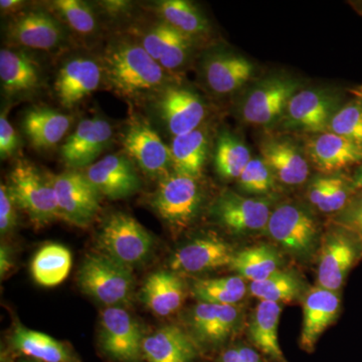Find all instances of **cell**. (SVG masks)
<instances>
[{
  "label": "cell",
  "mask_w": 362,
  "mask_h": 362,
  "mask_svg": "<svg viewBox=\"0 0 362 362\" xmlns=\"http://www.w3.org/2000/svg\"><path fill=\"white\" fill-rule=\"evenodd\" d=\"M102 59L105 80L123 97L159 92L168 80L166 71L151 58L139 40H114L105 49Z\"/></svg>",
  "instance_id": "1"
},
{
  "label": "cell",
  "mask_w": 362,
  "mask_h": 362,
  "mask_svg": "<svg viewBox=\"0 0 362 362\" xmlns=\"http://www.w3.org/2000/svg\"><path fill=\"white\" fill-rule=\"evenodd\" d=\"M131 271L106 255H90L78 270V287L106 307H122L130 301L134 290Z\"/></svg>",
  "instance_id": "2"
},
{
  "label": "cell",
  "mask_w": 362,
  "mask_h": 362,
  "mask_svg": "<svg viewBox=\"0 0 362 362\" xmlns=\"http://www.w3.org/2000/svg\"><path fill=\"white\" fill-rule=\"evenodd\" d=\"M6 185L16 207L25 211L35 226L62 221L51 180L45 178L30 162H16Z\"/></svg>",
  "instance_id": "3"
},
{
  "label": "cell",
  "mask_w": 362,
  "mask_h": 362,
  "mask_svg": "<svg viewBox=\"0 0 362 362\" xmlns=\"http://www.w3.org/2000/svg\"><path fill=\"white\" fill-rule=\"evenodd\" d=\"M153 244L146 228L122 211H116L104 221L98 237L102 254L131 269L149 258Z\"/></svg>",
  "instance_id": "4"
},
{
  "label": "cell",
  "mask_w": 362,
  "mask_h": 362,
  "mask_svg": "<svg viewBox=\"0 0 362 362\" xmlns=\"http://www.w3.org/2000/svg\"><path fill=\"white\" fill-rule=\"evenodd\" d=\"M202 201L197 178L175 173L159 180L151 206L171 230L180 233L194 223Z\"/></svg>",
  "instance_id": "5"
},
{
  "label": "cell",
  "mask_w": 362,
  "mask_h": 362,
  "mask_svg": "<svg viewBox=\"0 0 362 362\" xmlns=\"http://www.w3.org/2000/svg\"><path fill=\"white\" fill-rule=\"evenodd\" d=\"M122 145L126 156L145 175L159 180L170 175L169 169L173 168L170 149L142 117H130L124 131Z\"/></svg>",
  "instance_id": "6"
},
{
  "label": "cell",
  "mask_w": 362,
  "mask_h": 362,
  "mask_svg": "<svg viewBox=\"0 0 362 362\" xmlns=\"http://www.w3.org/2000/svg\"><path fill=\"white\" fill-rule=\"evenodd\" d=\"M62 221L85 228L96 218L100 209V194L82 173L69 170L52 176Z\"/></svg>",
  "instance_id": "7"
},
{
  "label": "cell",
  "mask_w": 362,
  "mask_h": 362,
  "mask_svg": "<svg viewBox=\"0 0 362 362\" xmlns=\"http://www.w3.org/2000/svg\"><path fill=\"white\" fill-rule=\"evenodd\" d=\"M142 328L123 307H106L100 320V344L118 362H139L143 356Z\"/></svg>",
  "instance_id": "8"
},
{
  "label": "cell",
  "mask_w": 362,
  "mask_h": 362,
  "mask_svg": "<svg viewBox=\"0 0 362 362\" xmlns=\"http://www.w3.org/2000/svg\"><path fill=\"white\" fill-rule=\"evenodd\" d=\"M66 37V25L45 11H21L6 26L8 42L26 49L52 51L63 45Z\"/></svg>",
  "instance_id": "9"
},
{
  "label": "cell",
  "mask_w": 362,
  "mask_h": 362,
  "mask_svg": "<svg viewBox=\"0 0 362 362\" xmlns=\"http://www.w3.org/2000/svg\"><path fill=\"white\" fill-rule=\"evenodd\" d=\"M298 87L296 81L289 78L271 77L262 81L245 98L243 118L252 125H270L285 113Z\"/></svg>",
  "instance_id": "10"
},
{
  "label": "cell",
  "mask_w": 362,
  "mask_h": 362,
  "mask_svg": "<svg viewBox=\"0 0 362 362\" xmlns=\"http://www.w3.org/2000/svg\"><path fill=\"white\" fill-rule=\"evenodd\" d=\"M266 228L286 251L296 256H307L315 246V221L295 204H283L272 211Z\"/></svg>",
  "instance_id": "11"
},
{
  "label": "cell",
  "mask_w": 362,
  "mask_h": 362,
  "mask_svg": "<svg viewBox=\"0 0 362 362\" xmlns=\"http://www.w3.org/2000/svg\"><path fill=\"white\" fill-rule=\"evenodd\" d=\"M97 192L110 199H127L141 187L134 163L127 156L109 154L83 169Z\"/></svg>",
  "instance_id": "12"
},
{
  "label": "cell",
  "mask_w": 362,
  "mask_h": 362,
  "mask_svg": "<svg viewBox=\"0 0 362 362\" xmlns=\"http://www.w3.org/2000/svg\"><path fill=\"white\" fill-rule=\"evenodd\" d=\"M159 93L156 109L173 137L199 129L206 116L199 95L180 87H164Z\"/></svg>",
  "instance_id": "13"
},
{
  "label": "cell",
  "mask_w": 362,
  "mask_h": 362,
  "mask_svg": "<svg viewBox=\"0 0 362 362\" xmlns=\"http://www.w3.org/2000/svg\"><path fill=\"white\" fill-rule=\"evenodd\" d=\"M103 78V66L96 59L88 57L68 59L59 69L54 82L59 104L73 108L98 90Z\"/></svg>",
  "instance_id": "14"
},
{
  "label": "cell",
  "mask_w": 362,
  "mask_h": 362,
  "mask_svg": "<svg viewBox=\"0 0 362 362\" xmlns=\"http://www.w3.org/2000/svg\"><path fill=\"white\" fill-rule=\"evenodd\" d=\"M113 129L102 118L84 119L61 147L66 165L84 169L96 162L112 141Z\"/></svg>",
  "instance_id": "15"
},
{
  "label": "cell",
  "mask_w": 362,
  "mask_h": 362,
  "mask_svg": "<svg viewBox=\"0 0 362 362\" xmlns=\"http://www.w3.org/2000/svg\"><path fill=\"white\" fill-rule=\"evenodd\" d=\"M362 243L357 235L338 233L329 235L324 242L318 271V287L337 292L340 289L347 274L358 259L359 246Z\"/></svg>",
  "instance_id": "16"
},
{
  "label": "cell",
  "mask_w": 362,
  "mask_h": 362,
  "mask_svg": "<svg viewBox=\"0 0 362 362\" xmlns=\"http://www.w3.org/2000/svg\"><path fill=\"white\" fill-rule=\"evenodd\" d=\"M271 214L268 202L247 199L232 192L221 194L214 206V214L221 225L237 233L267 228Z\"/></svg>",
  "instance_id": "17"
},
{
  "label": "cell",
  "mask_w": 362,
  "mask_h": 362,
  "mask_svg": "<svg viewBox=\"0 0 362 362\" xmlns=\"http://www.w3.org/2000/svg\"><path fill=\"white\" fill-rule=\"evenodd\" d=\"M235 254L225 240L216 237L199 238L178 249L169 265L175 272L201 273L230 266Z\"/></svg>",
  "instance_id": "18"
},
{
  "label": "cell",
  "mask_w": 362,
  "mask_h": 362,
  "mask_svg": "<svg viewBox=\"0 0 362 362\" xmlns=\"http://www.w3.org/2000/svg\"><path fill=\"white\" fill-rule=\"evenodd\" d=\"M0 81L6 96H30L42 85V68L33 57L21 49H2Z\"/></svg>",
  "instance_id": "19"
},
{
  "label": "cell",
  "mask_w": 362,
  "mask_h": 362,
  "mask_svg": "<svg viewBox=\"0 0 362 362\" xmlns=\"http://www.w3.org/2000/svg\"><path fill=\"white\" fill-rule=\"evenodd\" d=\"M140 44L166 71L185 66L192 49V39L166 25L153 23L142 33Z\"/></svg>",
  "instance_id": "20"
},
{
  "label": "cell",
  "mask_w": 362,
  "mask_h": 362,
  "mask_svg": "<svg viewBox=\"0 0 362 362\" xmlns=\"http://www.w3.org/2000/svg\"><path fill=\"white\" fill-rule=\"evenodd\" d=\"M340 301L337 292L316 287L305 298L303 324L300 345L307 352L313 351L324 331L334 322L339 314Z\"/></svg>",
  "instance_id": "21"
},
{
  "label": "cell",
  "mask_w": 362,
  "mask_h": 362,
  "mask_svg": "<svg viewBox=\"0 0 362 362\" xmlns=\"http://www.w3.org/2000/svg\"><path fill=\"white\" fill-rule=\"evenodd\" d=\"M289 125L298 129L320 132L329 126L335 112V99L321 90L298 92L288 104Z\"/></svg>",
  "instance_id": "22"
},
{
  "label": "cell",
  "mask_w": 362,
  "mask_h": 362,
  "mask_svg": "<svg viewBox=\"0 0 362 362\" xmlns=\"http://www.w3.org/2000/svg\"><path fill=\"white\" fill-rule=\"evenodd\" d=\"M254 66L240 54L216 52L204 63V76L209 89L226 95L239 90L252 78Z\"/></svg>",
  "instance_id": "23"
},
{
  "label": "cell",
  "mask_w": 362,
  "mask_h": 362,
  "mask_svg": "<svg viewBox=\"0 0 362 362\" xmlns=\"http://www.w3.org/2000/svg\"><path fill=\"white\" fill-rule=\"evenodd\" d=\"M71 124V117L45 106L28 109L23 116V127L33 148H54L65 137Z\"/></svg>",
  "instance_id": "24"
},
{
  "label": "cell",
  "mask_w": 362,
  "mask_h": 362,
  "mask_svg": "<svg viewBox=\"0 0 362 362\" xmlns=\"http://www.w3.org/2000/svg\"><path fill=\"white\" fill-rule=\"evenodd\" d=\"M195 356L194 341L175 325L159 328L143 342V357L147 362H192Z\"/></svg>",
  "instance_id": "25"
},
{
  "label": "cell",
  "mask_w": 362,
  "mask_h": 362,
  "mask_svg": "<svg viewBox=\"0 0 362 362\" xmlns=\"http://www.w3.org/2000/svg\"><path fill=\"white\" fill-rule=\"evenodd\" d=\"M261 152L275 177L285 185H301L308 177V162L296 145L289 140H269L264 143Z\"/></svg>",
  "instance_id": "26"
},
{
  "label": "cell",
  "mask_w": 362,
  "mask_h": 362,
  "mask_svg": "<svg viewBox=\"0 0 362 362\" xmlns=\"http://www.w3.org/2000/svg\"><path fill=\"white\" fill-rule=\"evenodd\" d=\"M143 304L158 316H168L180 308L185 300V285L171 272L151 274L142 287Z\"/></svg>",
  "instance_id": "27"
},
{
  "label": "cell",
  "mask_w": 362,
  "mask_h": 362,
  "mask_svg": "<svg viewBox=\"0 0 362 362\" xmlns=\"http://www.w3.org/2000/svg\"><path fill=\"white\" fill-rule=\"evenodd\" d=\"M309 151L314 163L329 173L362 162V147L332 132L315 136Z\"/></svg>",
  "instance_id": "28"
},
{
  "label": "cell",
  "mask_w": 362,
  "mask_h": 362,
  "mask_svg": "<svg viewBox=\"0 0 362 362\" xmlns=\"http://www.w3.org/2000/svg\"><path fill=\"white\" fill-rule=\"evenodd\" d=\"M13 349L26 356L44 362H78L69 347L49 335L28 329L21 324L11 334Z\"/></svg>",
  "instance_id": "29"
},
{
  "label": "cell",
  "mask_w": 362,
  "mask_h": 362,
  "mask_svg": "<svg viewBox=\"0 0 362 362\" xmlns=\"http://www.w3.org/2000/svg\"><path fill=\"white\" fill-rule=\"evenodd\" d=\"M207 146L206 133L199 128L187 134L173 137L169 149L175 173L197 180L202 175L206 162Z\"/></svg>",
  "instance_id": "30"
},
{
  "label": "cell",
  "mask_w": 362,
  "mask_h": 362,
  "mask_svg": "<svg viewBox=\"0 0 362 362\" xmlns=\"http://www.w3.org/2000/svg\"><path fill=\"white\" fill-rule=\"evenodd\" d=\"M282 307L274 302L261 301L250 323V337L252 343L266 356L278 362H285L278 338Z\"/></svg>",
  "instance_id": "31"
},
{
  "label": "cell",
  "mask_w": 362,
  "mask_h": 362,
  "mask_svg": "<svg viewBox=\"0 0 362 362\" xmlns=\"http://www.w3.org/2000/svg\"><path fill=\"white\" fill-rule=\"evenodd\" d=\"M71 252L59 244L45 245L35 255L30 271L35 282L44 287H56L70 274Z\"/></svg>",
  "instance_id": "32"
},
{
  "label": "cell",
  "mask_w": 362,
  "mask_h": 362,
  "mask_svg": "<svg viewBox=\"0 0 362 362\" xmlns=\"http://www.w3.org/2000/svg\"><path fill=\"white\" fill-rule=\"evenodd\" d=\"M156 13L161 21L192 39L204 35L209 23L202 11L187 0H162L156 2Z\"/></svg>",
  "instance_id": "33"
},
{
  "label": "cell",
  "mask_w": 362,
  "mask_h": 362,
  "mask_svg": "<svg viewBox=\"0 0 362 362\" xmlns=\"http://www.w3.org/2000/svg\"><path fill=\"white\" fill-rule=\"evenodd\" d=\"M281 259L275 250L267 245L246 247L235 252L230 267L240 277L252 282L265 280L280 270Z\"/></svg>",
  "instance_id": "34"
},
{
  "label": "cell",
  "mask_w": 362,
  "mask_h": 362,
  "mask_svg": "<svg viewBox=\"0 0 362 362\" xmlns=\"http://www.w3.org/2000/svg\"><path fill=\"white\" fill-rule=\"evenodd\" d=\"M246 291V284L240 276L199 280L192 287L194 297L202 303L216 305H235Z\"/></svg>",
  "instance_id": "35"
},
{
  "label": "cell",
  "mask_w": 362,
  "mask_h": 362,
  "mask_svg": "<svg viewBox=\"0 0 362 362\" xmlns=\"http://www.w3.org/2000/svg\"><path fill=\"white\" fill-rule=\"evenodd\" d=\"M251 159V152L239 138L230 133L220 136L214 154V166L221 177L239 178Z\"/></svg>",
  "instance_id": "36"
},
{
  "label": "cell",
  "mask_w": 362,
  "mask_h": 362,
  "mask_svg": "<svg viewBox=\"0 0 362 362\" xmlns=\"http://www.w3.org/2000/svg\"><path fill=\"white\" fill-rule=\"evenodd\" d=\"M301 287L293 274L279 270L265 280L251 283L250 291L259 301L280 304L297 299L301 294Z\"/></svg>",
  "instance_id": "37"
},
{
  "label": "cell",
  "mask_w": 362,
  "mask_h": 362,
  "mask_svg": "<svg viewBox=\"0 0 362 362\" xmlns=\"http://www.w3.org/2000/svg\"><path fill=\"white\" fill-rule=\"evenodd\" d=\"M52 13L65 25L81 35H90L97 30L96 13L89 4L81 0L52 1Z\"/></svg>",
  "instance_id": "38"
},
{
  "label": "cell",
  "mask_w": 362,
  "mask_h": 362,
  "mask_svg": "<svg viewBox=\"0 0 362 362\" xmlns=\"http://www.w3.org/2000/svg\"><path fill=\"white\" fill-rule=\"evenodd\" d=\"M334 133L362 147V104L350 102L337 111L329 123Z\"/></svg>",
  "instance_id": "39"
},
{
  "label": "cell",
  "mask_w": 362,
  "mask_h": 362,
  "mask_svg": "<svg viewBox=\"0 0 362 362\" xmlns=\"http://www.w3.org/2000/svg\"><path fill=\"white\" fill-rule=\"evenodd\" d=\"M239 182L250 194H266L274 187L275 175L263 158H252L240 175Z\"/></svg>",
  "instance_id": "40"
},
{
  "label": "cell",
  "mask_w": 362,
  "mask_h": 362,
  "mask_svg": "<svg viewBox=\"0 0 362 362\" xmlns=\"http://www.w3.org/2000/svg\"><path fill=\"white\" fill-rule=\"evenodd\" d=\"M220 305L201 303L195 305L190 313V325L202 341L214 344V329L218 320Z\"/></svg>",
  "instance_id": "41"
},
{
  "label": "cell",
  "mask_w": 362,
  "mask_h": 362,
  "mask_svg": "<svg viewBox=\"0 0 362 362\" xmlns=\"http://www.w3.org/2000/svg\"><path fill=\"white\" fill-rule=\"evenodd\" d=\"M349 190L346 181L339 177H330L327 194L318 209L323 213H335L344 209L349 202Z\"/></svg>",
  "instance_id": "42"
},
{
  "label": "cell",
  "mask_w": 362,
  "mask_h": 362,
  "mask_svg": "<svg viewBox=\"0 0 362 362\" xmlns=\"http://www.w3.org/2000/svg\"><path fill=\"white\" fill-rule=\"evenodd\" d=\"M16 204L9 194L8 187L1 183L0 185V233L1 235L11 233L18 223Z\"/></svg>",
  "instance_id": "43"
},
{
  "label": "cell",
  "mask_w": 362,
  "mask_h": 362,
  "mask_svg": "<svg viewBox=\"0 0 362 362\" xmlns=\"http://www.w3.org/2000/svg\"><path fill=\"white\" fill-rule=\"evenodd\" d=\"M18 147V133L7 119L6 112H2L0 116V157L2 160L11 158Z\"/></svg>",
  "instance_id": "44"
},
{
  "label": "cell",
  "mask_w": 362,
  "mask_h": 362,
  "mask_svg": "<svg viewBox=\"0 0 362 362\" xmlns=\"http://www.w3.org/2000/svg\"><path fill=\"white\" fill-rule=\"evenodd\" d=\"M343 223L362 240V194L357 195L343 214Z\"/></svg>",
  "instance_id": "45"
},
{
  "label": "cell",
  "mask_w": 362,
  "mask_h": 362,
  "mask_svg": "<svg viewBox=\"0 0 362 362\" xmlns=\"http://www.w3.org/2000/svg\"><path fill=\"white\" fill-rule=\"evenodd\" d=\"M330 177L317 178L309 187L308 199L313 206L318 207L325 199L329 187Z\"/></svg>",
  "instance_id": "46"
},
{
  "label": "cell",
  "mask_w": 362,
  "mask_h": 362,
  "mask_svg": "<svg viewBox=\"0 0 362 362\" xmlns=\"http://www.w3.org/2000/svg\"><path fill=\"white\" fill-rule=\"evenodd\" d=\"M13 265V251L6 244H1L0 247V276L6 278L7 273L11 272Z\"/></svg>",
  "instance_id": "47"
},
{
  "label": "cell",
  "mask_w": 362,
  "mask_h": 362,
  "mask_svg": "<svg viewBox=\"0 0 362 362\" xmlns=\"http://www.w3.org/2000/svg\"><path fill=\"white\" fill-rule=\"evenodd\" d=\"M25 6V1L21 0H1L0 9L2 14H16L21 13L23 7Z\"/></svg>",
  "instance_id": "48"
},
{
  "label": "cell",
  "mask_w": 362,
  "mask_h": 362,
  "mask_svg": "<svg viewBox=\"0 0 362 362\" xmlns=\"http://www.w3.org/2000/svg\"><path fill=\"white\" fill-rule=\"evenodd\" d=\"M239 352L242 362H261L259 354L250 347H239Z\"/></svg>",
  "instance_id": "49"
},
{
  "label": "cell",
  "mask_w": 362,
  "mask_h": 362,
  "mask_svg": "<svg viewBox=\"0 0 362 362\" xmlns=\"http://www.w3.org/2000/svg\"><path fill=\"white\" fill-rule=\"evenodd\" d=\"M223 362H242L239 349H230L226 350L223 356Z\"/></svg>",
  "instance_id": "50"
},
{
  "label": "cell",
  "mask_w": 362,
  "mask_h": 362,
  "mask_svg": "<svg viewBox=\"0 0 362 362\" xmlns=\"http://www.w3.org/2000/svg\"><path fill=\"white\" fill-rule=\"evenodd\" d=\"M352 185L356 189H362V168L357 171Z\"/></svg>",
  "instance_id": "51"
},
{
  "label": "cell",
  "mask_w": 362,
  "mask_h": 362,
  "mask_svg": "<svg viewBox=\"0 0 362 362\" xmlns=\"http://www.w3.org/2000/svg\"><path fill=\"white\" fill-rule=\"evenodd\" d=\"M358 96H359V99H361V103L362 104V89L359 90H358Z\"/></svg>",
  "instance_id": "52"
}]
</instances>
